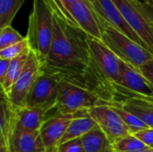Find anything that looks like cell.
Returning <instances> with one entry per match:
<instances>
[{
	"mask_svg": "<svg viewBox=\"0 0 153 152\" xmlns=\"http://www.w3.org/2000/svg\"><path fill=\"white\" fill-rule=\"evenodd\" d=\"M41 69L60 81L90 90L109 103L115 100L114 86L105 78L91 54L88 34L56 15H54L51 47Z\"/></svg>",
	"mask_w": 153,
	"mask_h": 152,
	"instance_id": "cell-1",
	"label": "cell"
},
{
	"mask_svg": "<svg viewBox=\"0 0 153 152\" xmlns=\"http://www.w3.org/2000/svg\"><path fill=\"white\" fill-rule=\"evenodd\" d=\"M54 35V15L44 0H33L29 18L28 39L30 48L36 53L41 65L48 56Z\"/></svg>",
	"mask_w": 153,
	"mask_h": 152,
	"instance_id": "cell-2",
	"label": "cell"
},
{
	"mask_svg": "<svg viewBox=\"0 0 153 152\" xmlns=\"http://www.w3.org/2000/svg\"><path fill=\"white\" fill-rule=\"evenodd\" d=\"M99 17L102 28L101 41L109 47L121 60L140 69L147 62L153 59V53L141 46L124 33L117 30L105 19Z\"/></svg>",
	"mask_w": 153,
	"mask_h": 152,
	"instance_id": "cell-3",
	"label": "cell"
},
{
	"mask_svg": "<svg viewBox=\"0 0 153 152\" xmlns=\"http://www.w3.org/2000/svg\"><path fill=\"white\" fill-rule=\"evenodd\" d=\"M110 104L90 90L71 84L65 81H60L56 104L46 116L72 114L81 110H89L94 107L108 106Z\"/></svg>",
	"mask_w": 153,
	"mask_h": 152,
	"instance_id": "cell-4",
	"label": "cell"
},
{
	"mask_svg": "<svg viewBox=\"0 0 153 152\" xmlns=\"http://www.w3.org/2000/svg\"><path fill=\"white\" fill-rule=\"evenodd\" d=\"M59 85L60 80L41 71L27 96L24 107L49 112L56 104Z\"/></svg>",
	"mask_w": 153,
	"mask_h": 152,
	"instance_id": "cell-5",
	"label": "cell"
},
{
	"mask_svg": "<svg viewBox=\"0 0 153 152\" xmlns=\"http://www.w3.org/2000/svg\"><path fill=\"white\" fill-rule=\"evenodd\" d=\"M124 19L153 52V29L150 25L139 0H112Z\"/></svg>",
	"mask_w": 153,
	"mask_h": 152,
	"instance_id": "cell-6",
	"label": "cell"
},
{
	"mask_svg": "<svg viewBox=\"0 0 153 152\" xmlns=\"http://www.w3.org/2000/svg\"><path fill=\"white\" fill-rule=\"evenodd\" d=\"M41 71V62L36 53L30 49L23 71L13 85L7 96V99L13 105L17 108L24 107L27 96Z\"/></svg>",
	"mask_w": 153,
	"mask_h": 152,
	"instance_id": "cell-7",
	"label": "cell"
},
{
	"mask_svg": "<svg viewBox=\"0 0 153 152\" xmlns=\"http://www.w3.org/2000/svg\"><path fill=\"white\" fill-rule=\"evenodd\" d=\"M88 112L112 144L133 134L129 127L110 106L94 107L90 108Z\"/></svg>",
	"mask_w": 153,
	"mask_h": 152,
	"instance_id": "cell-8",
	"label": "cell"
},
{
	"mask_svg": "<svg viewBox=\"0 0 153 152\" xmlns=\"http://www.w3.org/2000/svg\"><path fill=\"white\" fill-rule=\"evenodd\" d=\"M91 54L105 78L114 86L119 84V58L101 40L88 35Z\"/></svg>",
	"mask_w": 153,
	"mask_h": 152,
	"instance_id": "cell-9",
	"label": "cell"
},
{
	"mask_svg": "<svg viewBox=\"0 0 153 152\" xmlns=\"http://www.w3.org/2000/svg\"><path fill=\"white\" fill-rule=\"evenodd\" d=\"M83 110L72 114H56L46 116L39 133L47 150L58 147L70 123Z\"/></svg>",
	"mask_w": 153,
	"mask_h": 152,
	"instance_id": "cell-10",
	"label": "cell"
},
{
	"mask_svg": "<svg viewBox=\"0 0 153 152\" xmlns=\"http://www.w3.org/2000/svg\"><path fill=\"white\" fill-rule=\"evenodd\" d=\"M132 92L153 98V84L143 73L119 58V84Z\"/></svg>",
	"mask_w": 153,
	"mask_h": 152,
	"instance_id": "cell-11",
	"label": "cell"
},
{
	"mask_svg": "<svg viewBox=\"0 0 153 152\" xmlns=\"http://www.w3.org/2000/svg\"><path fill=\"white\" fill-rule=\"evenodd\" d=\"M78 26L89 36L102 39V28L97 13L84 0H77L68 8Z\"/></svg>",
	"mask_w": 153,
	"mask_h": 152,
	"instance_id": "cell-12",
	"label": "cell"
},
{
	"mask_svg": "<svg viewBox=\"0 0 153 152\" xmlns=\"http://www.w3.org/2000/svg\"><path fill=\"white\" fill-rule=\"evenodd\" d=\"M97 14L98 16L105 19L108 23H110L117 30L124 33L125 35L129 37L131 39L134 40L141 46L150 50L149 47L145 45V43L141 39V38L129 26V24L124 19L123 15L121 14V13L119 12V10L117 9V7L116 6V4H114L112 0H98Z\"/></svg>",
	"mask_w": 153,
	"mask_h": 152,
	"instance_id": "cell-13",
	"label": "cell"
},
{
	"mask_svg": "<svg viewBox=\"0 0 153 152\" xmlns=\"http://www.w3.org/2000/svg\"><path fill=\"white\" fill-rule=\"evenodd\" d=\"M1 108L0 152H6L10 149V141L15 126L17 107L13 105L7 97L3 94Z\"/></svg>",
	"mask_w": 153,
	"mask_h": 152,
	"instance_id": "cell-14",
	"label": "cell"
},
{
	"mask_svg": "<svg viewBox=\"0 0 153 152\" xmlns=\"http://www.w3.org/2000/svg\"><path fill=\"white\" fill-rule=\"evenodd\" d=\"M11 152H46L39 131L22 132L13 129L10 141Z\"/></svg>",
	"mask_w": 153,
	"mask_h": 152,
	"instance_id": "cell-15",
	"label": "cell"
},
{
	"mask_svg": "<svg viewBox=\"0 0 153 152\" xmlns=\"http://www.w3.org/2000/svg\"><path fill=\"white\" fill-rule=\"evenodd\" d=\"M47 111L41 108H17L14 130L22 132L39 131L45 119Z\"/></svg>",
	"mask_w": 153,
	"mask_h": 152,
	"instance_id": "cell-16",
	"label": "cell"
},
{
	"mask_svg": "<svg viewBox=\"0 0 153 152\" xmlns=\"http://www.w3.org/2000/svg\"><path fill=\"white\" fill-rule=\"evenodd\" d=\"M97 125H98L97 123L90 116L88 110L82 111L70 123L64 137L62 138V140L60 142V144H62L65 142L74 140V139L82 137L84 134H86L88 132L92 130Z\"/></svg>",
	"mask_w": 153,
	"mask_h": 152,
	"instance_id": "cell-17",
	"label": "cell"
},
{
	"mask_svg": "<svg viewBox=\"0 0 153 152\" xmlns=\"http://www.w3.org/2000/svg\"><path fill=\"white\" fill-rule=\"evenodd\" d=\"M84 152H115L113 144L99 125L81 137Z\"/></svg>",
	"mask_w": 153,
	"mask_h": 152,
	"instance_id": "cell-18",
	"label": "cell"
},
{
	"mask_svg": "<svg viewBox=\"0 0 153 152\" xmlns=\"http://www.w3.org/2000/svg\"><path fill=\"white\" fill-rule=\"evenodd\" d=\"M30 50V48H28L22 54L18 56L17 57L10 60V65H9L7 74H6L4 80L3 81V82L0 83L1 88H2V92L6 97L9 95L13 85L15 83V82L17 81L19 76L21 75L22 72L23 71V68H24L25 64L28 59Z\"/></svg>",
	"mask_w": 153,
	"mask_h": 152,
	"instance_id": "cell-19",
	"label": "cell"
},
{
	"mask_svg": "<svg viewBox=\"0 0 153 152\" xmlns=\"http://www.w3.org/2000/svg\"><path fill=\"white\" fill-rule=\"evenodd\" d=\"M25 0H0V28L11 26Z\"/></svg>",
	"mask_w": 153,
	"mask_h": 152,
	"instance_id": "cell-20",
	"label": "cell"
},
{
	"mask_svg": "<svg viewBox=\"0 0 153 152\" xmlns=\"http://www.w3.org/2000/svg\"><path fill=\"white\" fill-rule=\"evenodd\" d=\"M108 106H110L117 113V115L122 118V120L125 122V124L129 127V129L131 130L133 134H134V133H138L140 131H143V130L150 128L141 119H139L134 114H132L127 109H126L125 108L120 106L117 102L113 101Z\"/></svg>",
	"mask_w": 153,
	"mask_h": 152,
	"instance_id": "cell-21",
	"label": "cell"
},
{
	"mask_svg": "<svg viewBox=\"0 0 153 152\" xmlns=\"http://www.w3.org/2000/svg\"><path fill=\"white\" fill-rule=\"evenodd\" d=\"M115 152H137L149 149L134 134H130L113 144Z\"/></svg>",
	"mask_w": 153,
	"mask_h": 152,
	"instance_id": "cell-22",
	"label": "cell"
},
{
	"mask_svg": "<svg viewBox=\"0 0 153 152\" xmlns=\"http://www.w3.org/2000/svg\"><path fill=\"white\" fill-rule=\"evenodd\" d=\"M50 11L52 12L53 15H56L65 21L67 23L71 24L72 26L78 27V24L76 23L75 20L73 18L72 14L68 11L65 4L64 3L63 0H44ZM81 29V28H80Z\"/></svg>",
	"mask_w": 153,
	"mask_h": 152,
	"instance_id": "cell-23",
	"label": "cell"
},
{
	"mask_svg": "<svg viewBox=\"0 0 153 152\" xmlns=\"http://www.w3.org/2000/svg\"><path fill=\"white\" fill-rule=\"evenodd\" d=\"M26 37L22 36L12 26L1 29L0 32V50L17 44L25 39Z\"/></svg>",
	"mask_w": 153,
	"mask_h": 152,
	"instance_id": "cell-24",
	"label": "cell"
},
{
	"mask_svg": "<svg viewBox=\"0 0 153 152\" xmlns=\"http://www.w3.org/2000/svg\"><path fill=\"white\" fill-rule=\"evenodd\" d=\"M30 48L28 39L25 38L24 40L14 44L11 47H8L4 49L0 50V59H7V60H12L21 54H22L26 49Z\"/></svg>",
	"mask_w": 153,
	"mask_h": 152,
	"instance_id": "cell-25",
	"label": "cell"
},
{
	"mask_svg": "<svg viewBox=\"0 0 153 152\" xmlns=\"http://www.w3.org/2000/svg\"><path fill=\"white\" fill-rule=\"evenodd\" d=\"M57 151L59 152H84L81 138L74 139L58 145Z\"/></svg>",
	"mask_w": 153,
	"mask_h": 152,
	"instance_id": "cell-26",
	"label": "cell"
},
{
	"mask_svg": "<svg viewBox=\"0 0 153 152\" xmlns=\"http://www.w3.org/2000/svg\"><path fill=\"white\" fill-rule=\"evenodd\" d=\"M134 135L141 141L143 142L145 145H147L148 147H152L153 145V129L152 128H148L143 131H140L136 133H134Z\"/></svg>",
	"mask_w": 153,
	"mask_h": 152,
	"instance_id": "cell-27",
	"label": "cell"
},
{
	"mask_svg": "<svg viewBox=\"0 0 153 152\" xmlns=\"http://www.w3.org/2000/svg\"><path fill=\"white\" fill-rule=\"evenodd\" d=\"M143 74L153 84V59L143 65L139 69Z\"/></svg>",
	"mask_w": 153,
	"mask_h": 152,
	"instance_id": "cell-28",
	"label": "cell"
},
{
	"mask_svg": "<svg viewBox=\"0 0 153 152\" xmlns=\"http://www.w3.org/2000/svg\"><path fill=\"white\" fill-rule=\"evenodd\" d=\"M9 65H10V60L0 59V83L3 82V81L4 80L7 74Z\"/></svg>",
	"mask_w": 153,
	"mask_h": 152,
	"instance_id": "cell-29",
	"label": "cell"
},
{
	"mask_svg": "<svg viewBox=\"0 0 153 152\" xmlns=\"http://www.w3.org/2000/svg\"><path fill=\"white\" fill-rule=\"evenodd\" d=\"M90 2L92 4V5L94 6V8H95V12H96V13H97V8H98V0H90ZM98 15V14H97Z\"/></svg>",
	"mask_w": 153,
	"mask_h": 152,
	"instance_id": "cell-30",
	"label": "cell"
},
{
	"mask_svg": "<svg viewBox=\"0 0 153 152\" xmlns=\"http://www.w3.org/2000/svg\"><path fill=\"white\" fill-rule=\"evenodd\" d=\"M85 1H86V2H87V3H88L89 4H90V6H91V7L92 8V10H93V11L95 12V8H94V6L92 5V4H91V3L90 2V0H85ZM95 13H96V12H95Z\"/></svg>",
	"mask_w": 153,
	"mask_h": 152,
	"instance_id": "cell-31",
	"label": "cell"
},
{
	"mask_svg": "<svg viewBox=\"0 0 153 152\" xmlns=\"http://www.w3.org/2000/svg\"><path fill=\"white\" fill-rule=\"evenodd\" d=\"M137 152H153V149H152V148H149V149H147V150H145V151H137Z\"/></svg>",
	"mask_w": 153,
	"mask_h": 152,
	"instance_id": "cell-32",
	"label": "cell"
},
{
	"mask_svg": "<svg viewBox=\"0 0 153 152\" xmlns=\"http://www.w3.org/2000/svg\"><path fill=\"white\" fill-rule=\"evenodd\" d=\"M56 149V148H55V149H50V150H47V151L46 152H53Z\"/></svg>",
	"mask_w": 153,
	"mask_h": 152,
	"instance_id": "cell-33",
	"label": "cell"
},
{
	"mask_svg": "<svg viewBox=\"0 0 153 152\" xmlns=\"http://www.w3.org/2000/svg\"><path fill=\"white\" fill-rule=\"evenodd\" d=\"M53 152H59V151H57V148H56V150H55V151H53Z\"/></svg>",
	"mask_w": 153,
	"mask_h": 152,
	"instance_id": "cell-34",
	"label": "cell"
},
{
	"mask_svg": "<svg viewBox=\"0 0 153 152\" xmlns=\"http://www.w3.org/2000/svg\"><path fill=\"white\" fill-rule=\"evenodd\" d=\"M6 152H11V151H10V149H9V150H8V151H7Z\"/></svg>",
	"mask_w": 153,
	"mask_h": 152,
	"instance_id": "cell-35",
	"label": "cell"
},
{
	"mask_svg": "<svg viewBox=\"0 0 153 152\" xmlns=\"http://www.w3.org/2000/svg\"><path fill=\"white\" fill-rule=\"evenodd\" d=\"M151 148H152V149H153V145H152V147H151Z\"/></svg>",
	"mask_w": 153,
	"mask_h": 152,
	"instance_id": "cell-36",
	"label": "cell"
}]
</instances>
